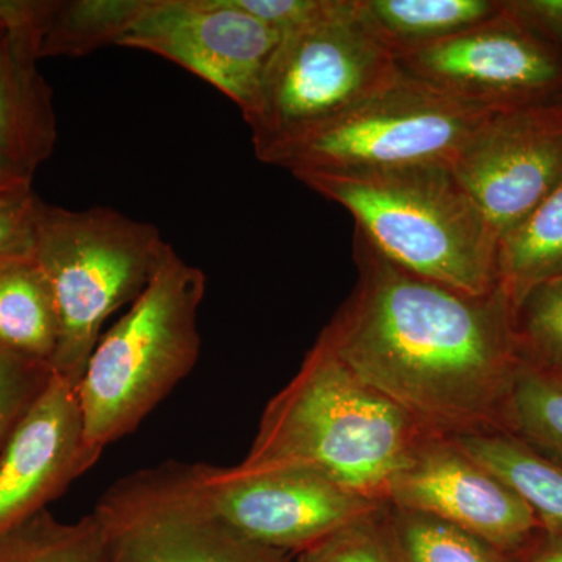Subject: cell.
<instances>
[{
    "label": "cell",
    "mask_w": 562,
    "mask_h": 562,
    "mask_svg": "<svg viewBox=\"0 0 562 562\" xmlns=\"http://www.w3.org/2000/svg\"><path fill=\"white\" fill-rule=\"evenodd\" d=\"M358 281L317 341L431 435L509 432L520 357L502 286L469 295L387 260L358 228Z\"/></svg>",
    "instance_id": "6da1fadb"
},
{
    "label": "cell",
    "mask_w": 562,
    "mask_h": 562,
    "mask_svg": "<svg viewBox=\"0 0 562 562\" xmlns=\"http://www.w3.org/2000/svg\"><path fill=\"white\" fill-rule=\"evenodd\" d=\"M431 435L316 341L273 395L247 465H297L387 505L391 484Z\"/></svg>",
    "instance_id": "7a4b0ae2"
},
{
    "label": "cell",
    "mask_w": 562,
    "mask_h": 562,
    "mask_svg": "<svg viewBox=\"0 0 562 562\" xmlns=\"http://www.w3.org/2000/svg\"><path fill=\"white\" fill-rule=\"evenodd\" d=\"M295 179L349 211L355 228L405 271L469 295L501 286L497 233L449 162Z\"/></svg>",
    "instance_id": "3957f363"
},
{
    "label": "cell",
    "mask_w": 562,
    "mask_h": 562,
    "mask_svg": "<svg viewBox=\"0 0 562 562\" xmlns=\"http://www.w3.org/2000/svg\"><path fill=\"white\" fill-rule=\"evenodd\" d=\"M206 277L169 247L146 290L99 339L76 391L85 439L103 452L190 375L201 357Z\"/></svg>",
    "instance_id": "277c9868"
},
{
    "label": "cell",
    "mask_w": 562,
    "mask_h": 562,
    "mask_svg": "<svg viewBox=\"0 0 562 562\" xmlns=\"http://www.w3.org/2000/svg\"><path fill=\"white\" fill-rule=\"evenodd\" d=\"M169 247L155 225L109 206L69 210L40 201L33 258L58 314L52 372L77 387L103 324L139 297Z\"/></svg>",
    "instance_id": "5b68a950"
},
{
    "label": "cell",
    "mask_w": 562,
    "mask_h": 562,
    "mask_svg": "<svg viewBox=\"0 0 562 562\" xmlns=\"http://www.w3.org/2000/svg\"><path fill=\"white\" fill-rule=\"evenodd\" d=\"M401 76L358 0L281 35L262 74L257 105L244 117L255 155L312 131L371 98Z\"/></svg>",
    "instance_id": "8992f818"
},
{
    "label": "cell",
    "mask_w": 562,
    "mask_h": 562,
    "mask_svg": "<svg viewBox=\"0 0 562 562\" xmlns=\"http://www.w3.org/2000/svg\"><path fill=\"white\" fill-rule=\"evenodd\" d=\"M491 110L457 101L401 70L391 85L258 157L292 173L452 165Z\"/></svg>",
    "instance_id": "52a82bcc"
},
{
    "label": "cell",
    "mask_w": 562,
    "mask_h": 562,
    "mask_svg": "<svg viewBox=\"0 0 562 562\" xmlns=\"http://www.w3.org/2000/svg\"><path fill=\"white\" fill-rule=\"evenodd\" d=\"M181 464L192 495L211 516L247 541L283 553L305 552L386 506L297 465Z\"/></svg>",
    "instance_id": "ba28073f"
},
{
    "label": "cell",
    "mask_w": 562,
    "mask_h": 562,
    "mask_svg": "<svg viewBox=\"0 0 562 562\" xmlns=\"http://www.w3.org/2000/svg\"><path fill=\"white\" fill-rule=\"evenodd\" d=\"M92 513L106 536V562H288L221 524L188 487L181 462L125 476Z\"/></svg>",
    "instance_id": "9c48e42d"
},
{
    "label": "cell",
    "mask_w": 562,
    "mask_h": 562,
    "mask_svg": "<svg viewBox=\"0 0 562 562\" xmlns=\"http://www.w3.org/2000/svg\"><path fill=\"white\" fill-rule=\"evenodd\" d=\"M405 76L457 101L501 111L562 101V49L505 9L452 38L395 58Z\"/></svg>",
    "instance_id": "30bf717a"
},
{
    "label": "cell",
    "mask_w": 562,
    "mask_h": 562,
    "mask_svg": "<svg viewBox=\"0 0 562 562\" xmlns=\"http://www.w3.org/2000/svg\"><path fill=\"white\" fill-rule=\"evenodd\" d=\"M281 35L235 0H147L120 46L160 55L222 94L249 116L262 74Z\"/></svg>",
    "instance_id": "8fae6325"
},
{
    "label": "cell",
    "mask_w": 562,
    "mask_h": 562,
    "mask_svg": "<svg viewBox=\"0 0 562 562\" xmlns=\"http://www.w3.org/2000/svg\"><path fill=\"white\" fill-rule=\"evenodd\" d=\"M452 168L501 239L562 180V101L492 111Z\"/></svg>",
    "instance_id": "7c38bea8"
},
{
    "label": "cell",
    "mask_w": 562,
    "mask_h": 562,
    "mask_svg": "<svg viewBox=\"0 0 562 562\" xmlns=\"http://www.w3.org/2000/svg\"><path fill=\"white\" fill-rule=\"evenodd\" d=\"M387 505L436 517L506 554H519L543 531L508 484L443 436H430L397 473Z\"/></svg>",
    "instance_id": "4fadbf2b"
},
{
    "label": "cell",
    "mask_w": 562,
    "mask_h": 562,
    "mask_svg": "<svg viewBox=\"0 0 562 562\" xmlns=\"http://www.w3.org/2000/svg\"><path fill=\"white\" fill-rule=\"evenodd\" d=\"M101 454L85 439L76 386L52 373L0 449V536L46 512Z\"/></svg>",
    "instance_id": "5bb4252c"
},
{
    "label": "cell",
    "mask_w": 562,
    "mask_h": 562,
    "mask_svg": "<svg viewBox=\"0 0 562 562\" xmlns=\"http://www.w3.org/2000/svg\"><path fill=\"white\" fill-rule=\"evenodd\" d=\"M46 0H13L0 31V168L33 180L57 144L52 90L38 70Z\"/></svg>",
    "instance_id": "9a60e30c"
},
{
    "label": "cell",
    "mask_w": 562,
    "mask_h": 562,
    "mask_svg": "<svg viewBox=\"0 0 562 562\" xmlns=\"http://www.w3.org/2000/svg\"><path fill=\"white\" fill-rule=\"evenodd\" d=\"M57 346V306L38 262H0V349L52 366Z\"/></svg>",
    "instance_id": "2e32d148"
},
{
    "label": "cell",
    "mask_w": 562,
    "mask_h": 562,
    "mask_svg": "<svg viewBox=\"0 0 562 562\" xmlns=\"http://www.w3.org/2000/svg\"><path fill=\"white\" fill-rule=\"evenodd\" d=\"M394 57L424 49L497 16L503 0H358Z\"/></svg>",
    "instance_id": "e0dca14e"
},
{
    "label": "cell",
    "mask_w": 562,
    "mask_h": 562,
    "mask_svg": "<svg viewBox=\"0 0 562 562\" xmlns=\"http://www.w3.org/2000/svg\"><path fill=\"white\" fill-rule=\"evenodd\" d=\"M452 439L530 506L543 531L562 538L561 464L509 432H479Z\"/></svg>",
    "instance_id": "ac0fdd59"
},
{
    "label": "cell",
    "mask_w": 562,
    "mask_h": 562,
    "mask_svg": "<svg viewBox=\"0 0 562 562\" xmlns=\"http://www.w3.org/2000/svg\"><path fill=\"white\" fill-rule=\"evenodd\" d=\"M497 271L516 308L535 288L562 279V180L530 216L498 239Z\"/></svg>",
    "instance_id": "d6986e66"
},
{
    "label": "cell",
    "mask_w": 562,
    "mask_h": 562,
    "mask_svg": "<svg viewBox=\"0 0 562 562\" xmlns=\"http://www.w3.org/2000/svg\"><path fill=\"white\" fill-rule=\"evenodd\" d=\"M146 5L147 0H46L40 60L79 58L111 44L120 46Z\"/></svg>",
    "instance_id": "ffe728a7"
},
{
    "label": "cell",
    "mask_w": 562,
    "mask_h": 562,
    "mask_svg": "<svg viewBox=\"0 0 562 562\" xmlns=\"http://www.w3.org/2000/svg\"><path fill=\"white\" fill-rule=\"evenodd\" d=\"M0 562H106V536L94 513L61 522L49 512L0 536Z\"/></svg>",
    "instance_id": "44dd1931"
},
{
    "label": "cell",
    "mask_w": 562,
    "mask_h": 562,
    "mask_svg": "<svg viewBox=\"0 0 562 562\" xmlns=\"http://www.w3.org/2000/svg\"><path fill=\"white\" fill-rule=\"evenodd\" d=\"M509 435L562 465V380L524 358L514 384Z\"/></svg>",
    "instance_id": "7402d4cb"
},
{
    "label": "cell",
    "mask_w": 562,
    "mask_h": 562,
    "mask_svg": "<svg viewBox=\"0 0 562 562\" xmlns=\"http://www.w3.org/2000/svg\"><path fill=\"white\" fill-rule=\"evenodd\" d=\"M387 506L405 562H506V553L471 532L427 514Z\"/></svg>",
    "instance_id": "603a6c76"
},
{
    "label": "cell",
    "mask_w": 562,
    "mask_h": 562,
    "mask_svg": "<svg viewBox=\"0 0 562 562\" xmlns=\"http://www.w3.org/2000/svg\"><path fill=\"white\" fill-rule=\"evenodd\" d=\"M516 333L524 360L562 380V279L525 295L516 308Z\"/></svg>",
    "instance_id": "cb8c5ba5"
},
{
    "label": "cell",
    "mask_w": 562,
    "mask_h": 562,
    "mask_svg": "<svg viewBox=\"0 0 562 562\" xmlns=\"http://www.w3.org/2000/svg\"><path fill=\"white\" fill-rule=\"evenodd\" d=\"M390 527V506L386 505L305 550L302 561L395 562L390 547L384 543Z\"/></svg>",
    "instance_id": "d4e9b609"
},
{
    "label": "cell",
    "mask_w": 562,
    "mask_h": 562,
    "mask_svg": "<svg viewBox=\"0 0 562 562\" xmlns=\"http://www.w3.org/2000/svg\"><path fill=\"white\" fill-rule=\"evenodd\" d=\"M52 373L50 366L0 349V449Z\"/></svg>",
    "instance_id": "484cf974"
},
{
    "label": "cell",
    "mask_w": 562,
    "mask_h": 562,
    "mask_svg": "<svg viewBox=\"0 0 562 562\" xmlns=\"http://www.w3.org/2000/svg\"><path fill=\"white\" fill-rule=\"evenodd\" d=\"M40 201L32 187L0 194V262L33 257Z\"/></svg>",
    "instance_id": "4316f807"
},
{
    "label": "cell",
    "mask_w": 562,
    "mask_h": 562,
    "mask_svg": "<svg viewBox=\"0 0 562 562\" xmlns=\"http://www.w3.org/2000/svg\"><path fill=\"white\" fill-rule=\"evenodd\" d=\"M235 3L284 35L317 20L330 9L333 0H235Z\"/></svg>",
    "instance_id": "83f0119b"
},
{
    "label": "cell",
    "mask_w": 562,
    "mask_h": 562,
    "mask_svg": "<svg viewBox=\"0 0 562 562\" xmlns=\"http://www.w3.org/2000/svg\"><path fill=\"white\" fill-rule=\"evenodd\" d=\"M505 9L562 49V0H505Z\"/></svg>",
    "instance_id": "f1b7e54d"
},
{
    "label": "cell",
    "mask_w": 562,
    "mask_h": 562,
    "mask_svg": "<svg viewBox=\"0 0 562 562\" xmlns=\"http://www.w3.org/2000/svg\"><path fill=\"white\" fill-rule=\"evenodd\" d=\"M524 562H562V538L552 532L542 531L519 553Z\"/></svg>",
    "instance_id": "f546056e"
},
{
    "label": "cell",
    "mask_w": 562,
    "mask_h": 562,
    "mask_svg": "<svg viewBox=\"0 0 562 562\" xmlns=\"http://www.w3.org/2000/svg\"><path fill=\"white\" fill-rule=\"evenodd\" d=\"M33 180L25 179V177L18 176L7 171V169L0 168V194L5 192L24 190V188H31Z\"/></svg>",
    "instance_id": "4dcf8cb0"
},
{
    "label": "cell",
    "mask_w": 562,
    "mask_h": 562,
    "mask_svg": "<svg viewBox=\"0 0 562 562\" xmlns=\"http://www.w3.org/2000/svg\"><path fill=\"white\" fill-rule=\"evenodd\" d=\"M13 18V0H0V31L9 27Z\"/></svg>",
    "instance_id": "1f68e13d"
}]
</instances>
